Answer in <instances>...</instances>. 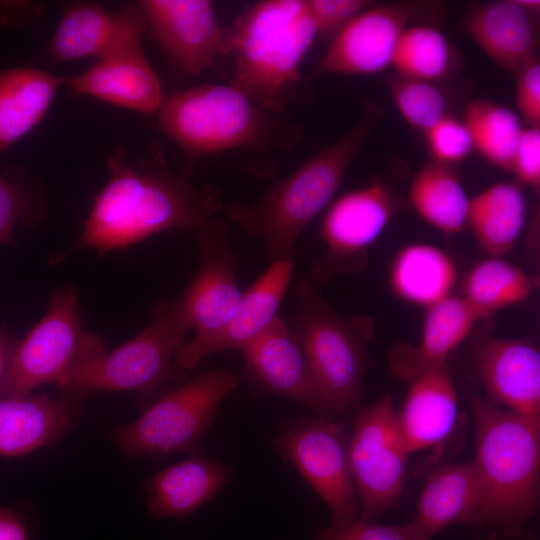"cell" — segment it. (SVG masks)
<instances>
[{"instance_id":"5","label":"cell","mask_w":540,"mask_h":540,"mask_svg":"<svg viewBox=\"0 0 540 540\" xmlns=\"http://www.w3.org/2000/svg\"><path fill=\"white\" fill-rule=\"evenodd\" d=\"M296 292L300 308L291 319V329L321 396L333 416L359 409L368 362L366 344L375 328L373 319L339 314L307 279L297 282Z\"/></svg>"},{"instance_id":"8","label":"cell","mask_w":540,"mask_h":540,"mask_svg":"<svg viewBox=\"0 0 540 540\" xmlns=\"http://www.w3.org/2000/svg\"><path fill=\"white\" fill-rule=\"evenodd\" d=\"M243 381L225 369L199 374L158 398L134 421L115 428L111 440L129 458L202 454L220 404Z\"/></svg>"},{"instance_id":"12","label":"cell","mask_w":540,"mask_h":540,"mask_svg":"<svg viewBox=\"0 0 540 540\" xmlns=\"http://www.w3.org/2000/svg\"><path fill=\"white\" fill-rule=\"evenodd\" d=\"M404 207L403 199L381 178L339 197L323 218L320 234L326 252L311 265L312 278L326 281L359 269L366 249Z\"/></svg>"},{"instance_id":"41","label":"cell","mask_w":540,"mask_h":540,"mask_svg":"<svg viewBox=\"0 0 540 540\" xmlns=\"http://www.w3.org/2000/svg\"><path fill=\"white\" fill-rule=\"evenodd\" d=\"M43 8L42 4L36 2H4L0 4V21L10 25H24L36 20Z\"/></svg>"},{"instance_id":"16","label":"cell","mask_w":540,"mask_h":540,"mask_svg":"<svg viewBox=\"0 0 540 540\" xmlns=\"http://www.w3.org/2000/svg\"><path fill=\"white\" fill-rule=\"evenodd\" d=\"M146 18L138 3L119 12L92 2H76L63 15L48 48L53 63L84 57L109 58L143 45Z\"/></svg>"},{"instance_id":"25","label":"cell","mask_w":540,"mask_h":540,"mask_svg":"<svg viewBox=\"0 0 540 540\" xmlns=\"http://www.w3.org/2000/svg\"><path fill=\"white\" fill-rule=\"evenodd\" d=\"M481 492L472 461L440 466L427 478L409 522L421 540L454 525L476 526Z\"/></svg>"},{"instance_id":"36","label":"cell","mask_w":540,"mask_h":540,"mask_svg":"<svg viewBox=\"0 0 540 540\" xmlns=\"http://www.w3.org/2000/svg\"><path fill=\"white\" fill-rule=\"evenodd\" d=\"M424 136L432 160L446 165L464 161L474 150L466 124L450 114L427 130Z\"/></svg>"},{"instance_id":"19","label":"cell","mask_w":540,"mask_h":540,"mask_svg":"<svg viewBox=\"0 0 540 540\" xmlns=\"http://www.w3.org/2000/svg\"><path fill=\"white\" fill-rule=\"evenodd\" d=\"M474 362L488 400L540 420V353L536 346L520 339L485 336L475 345Z\"/></svg>"},{"instance_id":"33","label":"cell","mask_w":540,"mask_h":540,"mask_svg":"<svg viewBox=\"0 0 540 540\" xmlns=\"http://www.w3.org/2000/svg\"><path fill=\"white\" fill-rule=\"evenodd\" d=\"M476 149L491 164L510 170L512 159L525 128L510 108L477 99L469 102L463 113Z\"/></svg>"},{"instance_id":"29","label":"cell","mask_w":540,"mask_h":540,"mask_svg":"<svg viewBox=\"0 0 540 540\" xmlns=\"http://www.w3.org/2000/svg\"><path fill=\"white\" fill-rule=\"evenodd\" d=\"M526 207L519 185L497 183L470 199L467 225L478 244L499 257L517 242L525 224Z\"/></svg>"},{"instance_id":"24","label":"cell","mask_w":540,"mask_h":540,"mask_svg":"<svg viewBox=\"0 0 540 540\" xmlns=\"http://www.w3.org/2000/svg\"><path fill=\"white\" fill-rule=\"evenodd\" d=\"M477 321L475 312L460 297L450 295L427 307L419 343L398 342L390 351L392 373L409 383L426 371L448 363L450 354Z\"/></svg>"},{"instance_id":"6","label":"cell","mask_w":540,"mask_h":540,"mask_svg":"<svg viewBox=\"0 0 540 540\" xmlns=\"http://www.w3.org/2000/svg\"><path fill=\"white\" fill-rule=\"evenodd\" d=\"M189 330L174 301H159L150 324L137 336L77 369L57 387L82 398L99 392L135 391L141 405L149 403L171 382L188 380L174 355Z\"/></svg>"},{"instance_id":"28","label":"cell","mask_w":540,"mask_h":540,"mask_svg":"<svg viewBox=\"0 0 540 540\" xmlns=\"http://www.w3.org/2000/svg\"><path fill=\"white\" fill-rule=\"evenodd\" d=\"M457 278L451 256L430 244L402 248L394 257L390 287L400 299L426 308L450 296Z\"/></svg>"},{"instance_id":"39","label":"cell","mask_w":540,"mask_h":540,"mask_svg":"<svg viewBox=\"0 0 540 540\" xmlns=\"http://www.w3.org/2000/svg\"><path fill=\"white\" fill-rule=\"evenodd\" d=\"M516 81V107L526 127H540V62L538 58L521 68Z\"/></svg>"},{"instance_id":"23","label":"cell","mask_w":540,"mask_h":540,"mask_svg":"<svg viewBox=\"0 0 540 540\" xmlns=\"http://www.w3.org/2000/svg\"><path fill=\"white\" fill-rule=\"evenodd\" d=\"M234 477L231 466L202 454L177 462L143 485L154 519L185 518L213 499Z\"/></svg>"},{"instance_id":"22","label":"cell","mask_w":540,"mask_h":540,"mask_svg":"<svg viewBox=\"0 0 540 540\" xmlns=\"http://www.w3.org/2000/svg\"><path fill=\"white\" fill-rule=\"evenodd\" d=\"M463 30L499 67L518 72L536 59L539 12L516 0L488 2L466 14Z\"/></svg>"},{"instance_id":"30","label":"cell","mask_w":540,"mask_h":540,"mask_svg":"<svg viewBox=\"0 0 540 540\" xmlns=\"http://www.w3.org/2000/svg\"><path fill=\"white\" fill-rule=\"evenodd\" d=\"M469 201L453 166L432 159L422 165L410 183L412 207L445 234L459 233L467 226Z\"/></svg>"},{"instance_id":"3","label":"cell","mask_w":540,"mask_h":540,"mask_svg":"<svg viewBox=\"0 0 540 540\" xmlns=\"http://www.w3.org/2000/svg\"><path fill=\"white\" fill-rule=\"evenodd\" d=\"M476 431L472 460L481 492L476 526L519 531L539 500L540 420L513 413L462 387Z\"/></svg>"},{"instance_id":"37","label":"cell","mask_w":540,"mask_h":540,"mask_svg":"<svg viewBox=\"0 0 540 540\" xmlns=\"http://www.w3.org/2000/svg\"><path fill=\"white\" fill-rule=\"evenodd\" d=\"M315 540H421L410 524L394 526L359 518L348 522L323 527Z\"/></svg>"},{"instance_id":"34","label":"cell","mask_w":540,"mask_h":540,"mask_svg":"<svg viewBox=\"0 0 540 540\" xmlns=\"http://www.w3.org/2000/svg\"><path fill=\"white\" fill-rule=\"evenodd\" d=\"M47 209L44 190L25 168L10 166L0 172V243L14 245L15 226L38 224Z\"/></svg>"},{"instance_id":"17","label":"cell","mask_w":540,"mask_h":540,"mask_svg":"<svg viewBox=\"0 0 540 540\" xmlns=\"http://www.w3.org/2000/svg\"><path fill=\"white\" fill-rule=\"evenodd\" d=\"M294 269L293 259L271 263L270 267L243 293L232 317L220 328L195 334L175 352L174 363L187 372L214 353L240 350L260 334L276 317Z\"/></svg>"},{"instance_id":"32","label":"cell","mask_w":540,"mask_h":540,"mask_svg":"<svg viewBox=\"0 0 540 540\" xmlns=\"http://www.w3.org/2000/svg\"><path fill=\"white\" fill-rule=\"evenodd\" d=\"M392 66L399 76L436 83L455 73L457 56L438 28L416 23L402 34Z\"/></svg>"},{"instance_id":"4","label":"cell","mask_w":540,"mask_h":540,"mask_svg":"<svg viewBox=\"0 0 540 540\" xmlns=\"http://www.w3.org/2000/svg\"><path fill=\"white\" fill-rule=\"evenodd\" d=\"M319 35L307 0H266L245 10L224 38L234 58L233 84L262 108L278 112Z\"/></svg>"},{"instance_id":"11","label":"cell","mask_w":540,"mask_h":540,"mask_svg":"<svg viewBox=\"0 0 540 540\" xmlns=\"http://www.w3.org/2000/svg\"><path fill=\"white\" fill-rule=\"evenodd\" d=\"M393 400L384 396L359 408L348 441L359 519L370 521L394 506L402 492L411 453L401 432Z\"/></svg>"},{"instance_id":"40","label":"cell","mask_w":540,"mask_h":540,"mask_svg":"<svg viewBox=\"0 0 540 540\" xmlns=\"http://www.w3.org/2000/svg\"><path fill=\"white\" fill-rule=\"evenodd\" d=\"M534 190L540 186V127H525L516 147L510 170Z\"/></svg>"},{"instance_id":"15","label":"cell","mask_w":540,"mask_h":540,"mask_svg":"<svg viewBox=\"0 0 540 540\" xmlns=\"http://www.w3.org/2000/svg\"><path fill=\"white\" fill-rule=\"evenodd\" d=\"M247 378L259 389L333 418L321 396L303 348L292 329L276 316L240 349Z\"/></svg>"},{"instance_id":"9","label":"cell","mask_w":540,"mask_h":540,"mask_svg":"<svg viewBox=\"0 0 540 540\" xmlns=\"http://www.w3.org/2000/svg\"><path fill=\"white\" fill-rule=\"evenodd\" d=\"M105 352L102 338L83 325L76 287L62 286L52 294L46 314L18 342L0 397L26 396L45 384L57 386Z\"/></svg>"},{"instance_id":"35","label":"cell","mask_w":540,"mask_h":540,"mask_svg":"<svg viewBox=\"0 0 540 540\" xmlns=\"http://www.w3.org/2000/svg\"><path fill=\"white\" fill-rule=\"evenodd\" d=\"M387 85L398 111L416 130L425 133L449 115L447 97L433 82L396 75Z\"/></svg>"},{"instance_id":"1","label":"cell","mask_w":540,"mask_h":540,"mask_svg":"<svg viewBox=\"0 0 540 540\" xmlns=\"http://www.w3.org/2000/svg\"><path fill=\"white\" fill-rule=\"evenodd\" d=\"M110 178L94 200L83 231L64 253L65 259L81 248L99 254L128 247L168 229L201 231L223 204L219 192L196 186L189 173L172 172L159 154L132 160L127 150L116 146L107 157Z\"/></svg>"},{"instance_id":"18","label":"cell","mask_w":540,"mask_h":540,"mask_svg":"<svg viewBox=\"0 0 540 540\" xmlns=\"http://www.w3.org/2000/svg\"><path fill=\"white\" fill-rule=\"evenodd\" d=\"M147 26L163 49L190 74L212 67L223 52L224 34L208 0L137 2Z\"/></svg>"},{"instance_id":"31","label":"cell","mask_w":540,"mask_h":540,"mask_svg":"<svg viewBox=\"0 0 540 540\" xmlns=\"http://www.w3.org/2000/svg\"><path fill=\"white\" fill-rule=\"evenodd\" d=\"M535 285L521 268L492 257L475 264L466 275L462 298L481 320L525 301Z\"/></svg>"},{"instance_id":"10","label":"cell","mask_w":540,"mask_h":540,"mask_svg":"<svg viewBox=\"0 0 540 540\" xmlns=\"http://www.w3.org/2000/svg\"><path fill=\"white\" fill-rule=\"evenodd\" d=\"M349 438L338 422L323 415H299L279 425L274 444L329 508L332 523L359 518L360 507L352 480Z\"/></svg>"},{"instance_id":"13","label":"cell","mask_w":540,"mask_h":540,"mask_svg":"<svg viewBox=\"0 0 540 540\" xmlns=\"http://www.w3.org/2000/svg\"><path fill=\"white\" fill-rule=\"evenodd\" d=\"M441 12V4L400 1L362 11L338 31L313 75H368L392 66L400 38L414 22Z\"/></svg>"},{"instance_id":"38","label":"cell","mask_w":540,"mask_h":540,"mask_svg":"<svg viewBox=\"0 0 540 540\" xmlns=\"http://www.w3.org/2000/svg\"><path fill=\"white\" fill-rule=\"evenodd\" d=\"M321 35L336 34L354 17L374 4L367 0H307Z\"/></svg>"},{"instance_id":"42","label":"cell","mask_w":540,"mask_h":540,"mask_svg":"<svg viewBox=\"0 0 540 540\" xmlns=\"http://www.w3.org/2000/svg\"><path fill=\"white\" fill-rule=\"evenodd\" d=\"M0 540H29L25 522L10 508L0 509Z\"/></svg>"},{"instance_id":"14","label":"cell","mask_w":540,"mask_h":540,"mask_svg":"<svg viewBox=\"0 0 540 540\" xmlns=\"http://www.w3.org/2000/svg\"><path fill=\"white\" fill-rule=\"evenodd\" d=\"M227 226L215 217L198 232L199 262L174 300L189 329L202 334L222 327L239 307L243 292L235 277L236 254L226 241Z\"/></svg>"},{"instance_id":"2","label":"cell","mask_w":540,"mask_h":540,"mask_svg":"<svg viewBox=\"0 0 540 540\" xmlns=\"http://www.w3.org/2000/svg\"><path fill=\"white\" fill-rule=\"evenodd\" d=\"M382 115L379 106L366 101L360 120L346 135L308 158L253 203L229 204L227 216L264 242L271 263L292 259L300 234L331 201Z\"/></svg>"},{"instance_id":"26","label":"cell","mask_w":540,"mask_h":540,"mask_svg":"<svg viewBox=\"0 0 540 540\" xmlns=\"http://www.w3.org/2000/svg\"><path fill=\"white\" fill-rule=\"evenodd\" d=\"M410 388L398 423L410 452L431 448L446 440L458 417V396L448 363L409 382Z\"/></svg>"},{"instance_id":"21","label":"cell","mask_w":540,"mask_h":540,"mask_svg":"<svg viewBox=\"0 0 540 540\" xmlns=\"http://www.w3.org/2000/svg\"><path fill=\"white\" fill-rule=\"evenodd\" d=\"M64 87L144 114L157 113L165 99L143 45L99 60L78 75L65 76Z\"/></svg>"},{"instance_id":"20","label":"cell","mask_w":540,"mask_h":540,"mask_svg":"<svg viewBox=\"0 0 540 540\" xmlns=\"http://www.w3.org/2000/svg\"><path fill=\"white\" fill-rule=\"evenodd\" d=\"M81 399L46 393L0 397V456L20 457L55 445L79 421Z\"/></svg>"},{"instance_id":"43","label":"cell","mask_w":540,"mask_h":540,"mask_svg":"<svg viewBox=\"0 0 540 540\" xmlns=\"http://www.w3.org/2000/svg\"><path fill=\"white\" fill-rule=\"evenodd\" d=\"M18 342L0 326V387L8 373Z\"/></svg>"},{"instance_id":"7","label":"cell","mask_w":540,"mask_h":540,"mask_svg":"<svg viewBox=\"0 0 540 540\" xmlns=\"http://www.w3.org/2000/svg\"><path fill=\"white\" fill-rule=\"evenodd\" d=\"M158 127L189 158L245 148L270 139V111L230 84L208 83L164 99Z\"/></svg>"},{"instance_id":"27","label":"cell","mask_w":540,"mask_h":540,"mask_svg":"<svg viewBox=\"0 0 540 540\" xmlns=\"http://www.w3.org/2000/svg\"><path fill=\"white\" fill-rule=\"evenodd\" d=\"M64 81L32 67L0 71V154L43 120Z\"/></svg>"}]
</instances>
